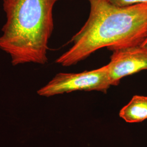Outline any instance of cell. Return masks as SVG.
<instances>
[{"label": "cell", "instance_id": "4", "mask_svg": "<svg viewBox=\"0 0 147 147\" xmlns=\"http://www.w3.org/2000/svg\"><path fill=\"white\" fill-rule=\"evenodd\" d=\"M110 58L107 65L111 86H118L122 78L147 70V49L142 46L114 50Z\"/></svg>", "mask_w": 147, "mask_h": 147}, {"label": "cell", "instance_id": "5", "mask_svg": "<svg viewBox=\"0 0 147 147\" xmlns=\"http://www.w3.org/2000/svg\"><path fill=\"white\" fill-rule=\"evenodd\" d=\"M119 116L127 123H139L147 119V96L134 95L119 112Z\"/></svg>", "mask_w": 147, "mask_h": 147}, {"label": "cell", "instance_id": "1", "mask_svg": "<svg viewBox=\"0 0 147 147\" xmlns=\"http://www.w3.org/2000/svg\"><path fill=\"white\" fill-rule=\"evenodd\" d=\"M87 1V20L70 40L71 47L56 63L69 67L104 47L113 51L141 46L147 37V3L119 7L109 0Z\"/></svg>", "mask_w": 147, "mask_h": 147}, {"label": "cell", "instance_id": "3", "mask_svg": "<svg viewBox=\"0 0 147 147\" xmlns=\"http://www.w3.org/2000/svg\"><path fill=\"white\" fill-rule=\"evenodd\" d=\"M107 65L79 73H58L37 91L40 96L50 97L74 91L96 90L106 93L110 87Z\"/></svg>", "mask_w": 147, "mask_h": 147}, {"label": "cell", "instance_id": "6", "mask_svg": "<svg viewBox=\"0 0 147 147\" xmlns=\"http://www.w3.org/2000/svg\"><path fill=\"white\" fill-rule=\"evenodd\" d=\"M115 5L119 7H126L141 3H147V0H109Z\"/></svg>", "mask_w": 147, "mask_h": 147}, {"label": "cell", "instance_id": "7", "mask_svg": "<svg viewBox=\"0 0 147 147\" xmlns=\"http://www.w3.org/2000/svg\"><path fill=\"white\" fill-rule=\"evenodd\" d=\"M142 47H144V48H146L147 49V37L146 39V40L144 41V42L142 43V45H141Z\"/></svg>", "mask_w": 147, "mask_h": 147}, {"label": "cell", "instance_id": "2", "mask_svg": "<svg viewBox=\"0 0 147 147\" xmlns=\"http://www.w3.org/2000/svg\"><path fill=\"white\" fill-rule=\"evenodd\" d=\"M59 0H3L6 22L0 49L13 66L47 63L49 41L54 28L53 9Z\"/></svg>", "mask_w": 147, "mask_h": 147}]
</instances>
